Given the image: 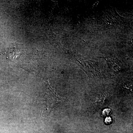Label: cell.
I'll use <instances>...</instances> for the list:
<instances>
[{
	"instance_id": "1",
	"label": "cell",
	"mask_w": 133,
	"mask_h": 133,
	"mask_svg": "<svg viewBox=\"0 0 133 133\" xmlns=\"http://www.w3.org/2000/svg\"><path fill=\"white\" fill-rule=\"evenodd\" d=\"M56 94L55 91L51 87L48 81H47L46 89L43 93L42 97V110L44 109L43 111H46L49 114L56 104L62 100V99L59 97Z\"/></svg>"
},
{
	"instance_id": "2",
	"label": "cell",
	"mask_w": 133,
	"mask_h": 133,
	"mask_svg": "<svg viewBox=\"0 0 133 133\" xmlns=\"http://www.w3.org/2000/svg\"><path fill=\"white\" fill-rule=\"evenodd\" d=\"M109 96L106 94H100L95 97V101H94L93 104L97 107H103L105 102H107Z\"/></svg>"
},
{
	"instance_id": "3",
	"label": "cell",
	"mask_w": 133,
	"mask_h": 133,
	"mask_svg": "<svg viewBox=\"0 0 133 133\" xmlns=\"http://www.w3.org/2000/svg\"><path fill=\"white\" fill-rule=\"evenodd\" d=\"M110 111H111V110L110 109H105L102 112L103 115H104V116H107L110 113Z\"/></svg>"
},
{
	"instance_id": "4",
	"label": "cell",
	"mask_w": 133,
	"mask_h": 133,
	"mask_svg": "<svg viewBox=\"0 0 133 133\" xmlns=\"http://www.w3.org/2000/svg\"><path fill=\"white\" fill-rule=\"evenodd\" d=\"M112 122V119L110 117H107L105 119V123L106 124H109Z\"/></svg>"
}]
</instances>
